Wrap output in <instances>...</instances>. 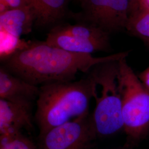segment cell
<instances>
[{"label": "cell", "mask_w": 149, "mask_h": 149, "mask_svg": "<svg viewBox=\"0 0 149 149\" xmlns=\"http://www.w3.org/2000/svg\"><path fill=\"white\" fill-rule=\"evenodd\" d=\"M80 22L93 24L111 34L126 30L130 15L129 0H79Z\"/></svg>", "instance_id": "cell-7"}, {"label": "cell", "mask_w": 149, "mask_h": 149, "mask_svg": "<svg viewBox=\"0 0 149 149\" xmlns=\"http://www.w3.org/2000/svg\"><path fill=\"white\" fill-rule=\"evenodd\" d=\"M110 33L90 23L59 25L48 33L45 43L76 53L92 54L111 49Z\"/></svg>", "instance_id": "cell-5"}, {"label": "cell", "mask_w": 149, "mask_h": 149, "mask_svg": "<svg viewBox=\"0 0 149 149\" xmlns=\"http://www.w3.org/2000/svg\"><path fill=\"white\" fill-rule=\"evenodd\" d=\"M0 149H13L11 140L7 138H1Z\"/></svg>", "instance_id": "cell-16"}, {"label": "cell", "mask_w": 149, "mask_h": 149, "mask_svg": "<svg viewBox=\"0 0 149 149\" xmlns=\"http://www.w3.org/2000/svg\"><path fill=\"white\" fill-rule=\"evenodd\" d=\"M31 5L29 0H0V13Z\"/></svg>", "instance_id": "cell-15"}, {"label": "cell", "mask_w": 149, "mask_h": 149, "mask_svg": "<svg viewBox=\"0 0 149 149\" xmlns=\"http://www.w3.org/2000/svg\"><path fill=\"white\" fill-rule=\"evenodd\" d=\"M139 7H143L149 10V0H140Z\"/></svg>", "instance_id": "cell-19"}, {"label": "cell", "mask_w": 149, "mask_h": 149, "mask_svg": "<svg viewBox=\"0 0 149 149\" xmlns=\"http://www.w3.org/2000/svg\"><path fill=\"white\" fill-rule=\"evenodd\" d=\"M39 86L34 85L12 74L3 66L0 68V99L20 103H32L37 100Z\"/></svg>", "instance_id": "cell-9"}, {"label": "cell", "mask_w": 149, "mask_h": 149, "mask_svg": "<svg viewBox=\"0 0 149 149\" xmlns=\"http://www.w3.org/2000/svg\"><path fill=\"white\" fill-rule=\"evenodd\" d=\"M118 66L123 129L130 138H139L149 129V88L134 73L127 58L119 60Z\"/></svg>", "instance_id": "cell-4"}, {"label": "cell", "mask_w": 149, "mask_h": 149, "mask_svg": "<svg viewBox=\"0 0 149 149\" xmlns=\"http://www.w3.org/2000/svg\"><path fill=\"white\" fill-rule=\"evenodd\" d=\"M0 56L1 61L10 58L13 54L27 48L29 42H27L21 38L13 36L7 32L1 31Z\"/></svg>", "instance_id": "cell-13"}, {"label": "cell", "mask_w": 149, "mask_h": 149, "mask_svg": "<svg viewBox=\"0 0 149 149\" xmlns=\"http://www.w3.org/2000/svg\"><path fill=\"white\" fill-rule=\"evenodd\" d=\"M118 61L97 64L89 71L97 85L102 88L100 96L97 95V90L95 92L96 106L91 114L98 137L111 136L124 128L122 98L117 81Z\"/></svg>", "instance_id": "cell-3"}, {"label": "cell", "mask_w": 149, "mask_h": 149, "mask_svg": "<svg viewBox=\"0 0 149 149\" xmlns=\"http://www.w3.org/2000/svg\"><path fill=\"white\" fill-rule=\"evenodd\" d=\"M0 138H7L11 140L13 149H38L36 146L29 139L25 137L21 132Z\"/></svg>", "instance_id": "cell-14"}, {"label": "cell", "mask_w": 149, "mask_h": 149, "mask_svg": "<svg viewBox=\"0 0 149 149\" xmlns=\"http://www.w3.org/2000/svg\"><path fill=\"white\" fill-rule=\"evenodd\" d=\"M96 90L95 80L90 73L78 81L40 86L34 116L39 135L89 113L91 100Z\"/></svg>", "instance_id": "cell-2"}, {"label": "cell", "mask_w": 149, "mask_h": 149, "mask_svg": "<svg viewBox=\"0 0 149 149\" xmlns=\"http://www.w3.org/2000/svg\"><path fill=\"white\" fill-rule=\"evenodd\" d=\"M36 21L31 5L0 13V29L18 37L31 33Z\"/></svg>", "instance_id": "cell-10"}, {"label": "cell", "mask_w": 149, "mask_h": 149, "mask_svg": "<svg viewBox=\"0 0 149 149\" xmlns=\"http://www.w3.org/2000/svg\"><path fill=\"white\" fill-rule=\"evenodd\" d=\"M32 103H20L0 99V136L21 132L22 129L33 128Z\"/></svg>", "instance_id": "cell-8"}, {"label": "cell", "mask_w": 149, "mask_h": 149, "mask_svg": "<svg viewBox=\"0 0 149 149\" xmlns=\"http://www.w3.org/2000/svg\"><path fill=\"white\" fill-rule=\"evenodd\" d=\"M126 31L141 39L149 48V10L139 7L129 17Z\"/></svg>", "instance_id": "cell-12"}, {"label": "cell", "mask_w": 149, "mask_h": 149, "mask_svg": "<svg viewBox=\"0 0 149 149\" xmlns=\"http://www.w3.org/2000/svg\"><path fill=\"white\" fill-rule=\"evenodd\" d=\"M130 3V14L136 10L139 7L140 0H129Z\"/></svg>", "instance_id": "cell-18"}, {"label": "cell", "mask_w": 149, "mask_h": 149, "mask_svg": "<svg viewBox=\"0 0 149 149\" xmlns=\"http://www.w3.org/2000/svg\"><path fill=\"white\" fill-rule=\"evenodd\" d=\"M140 79L144 85L149 88V67L141 74Z\"/></svg>", "instance_id": "cell-17"}, {"label": "cell", "mask_w": 149, "mask_h": 149, "mask_svg": "<svg viewBox=\"0 0 149 149\" xmlns=\"http://www.w3.org/2000/svg\"><path fill=\"white\" fill-rule=\"evenodd\" d=\"M90 113L39 135L40 149H90L97 138Z\"/></svg>", "instance_id": "cell-6"}, {"label": "cell", "mask_w": 149, "mask_h": 149, "mask_svg": "<svg viewBox=\"0 0 149 149\" xmlns=\"http://www.w3.org/2000/svg\"><path fill=\"white\" fill-rule=\"evenodd\" d=\"M35 12L37 27L55 24L66 16L69 0H29Z\"/></svg>", "instance_id": "cell-11"}, {"label": "cell", "mask_w": 149, "mask_h": 149, "mask_svg": "<svg viewBox=\"0 0 149 149\" xmlns=\"http://www.w3.org/2000/svg\"><path fill=\"white\" fill-rule=\"evenodd\" d=\"M130 51L94 57L49 45L45 42H30L27 48L2 61L12 74L34 85L74 81L78 72H87L97 64L127 58Z\"/></svg>", "instance_id": "cell-1"}]
</instances>
